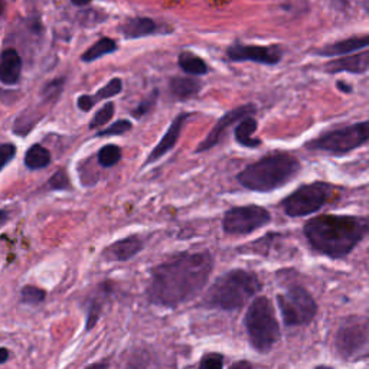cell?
<instances>
[{
	"instance_id": "1",
	"label": "cell",
	"mask_w": 369,
	"mask_h": 369,
	"mask_svg": "<svg viewBox=\"0 0 369 369\" xmlns=\"http://www.w3.org/2000/svg\"><path fill=\"white\" fill-rule=\"evenodd\" d=\"M213 266L208 251L177 254L152 269L147 296L153 305L166 309L188 303L205 288Z\"/></svg>"
},
{
	"instance_id": "2",
	"label": "cell",
	"mask_w": 369,
	"mask_h": 369,
	"mask_svg": "<svg viewBox=\"0 0 369 369\" xmlns=\"http://www.w3.org/2000/svg\"><path fill=\"white\" fill-rule=\"evenodd\" d=\"M368 230L369 224L363 218L351 215H319L303 228L312 248L330 258L346 257Z\"/></svg>"
},
{
	"instance_id": "3",
	"label": "cell",
	"mask_w": 369,
	"mask_h": 369,
	"mask_svg": "<svg viewBox=\"0 0 369 369\" xmlns=\"http://www.w3.org/2000/svg\"><path fill=\"white\" fill-rule=\"evenodd\" d=\"M302 165L290 153L269 155L258 162L248 165L237 175L242 188L252 192H271L298 176Z\"/></svg>"
},
{
	"instance_id": "4",
	"label": "cell",
	"mask_w": 369,
	"mask_h": 369,
	"mask_svg": "<svg viewBox=\"0 0 369 369\" xmlns=\"http://www.w3.org/2000/svg\"><path fill=\"white\" fill-rule=\"evenodd\" d=\"M260 290L262 283L255 273L235 269L215 280L205 294L202 306L227 312L240 310Z\"/></svg>"
},
{
	"instance_id": "5",
	"label": "cell",
	"mask_w": 369,
	"mask_h": 369,
	"mask_svg": "<svg viewBox=\"0 0 369 369\" xmlns=\"http://www.w3.org/2000/svg\"><path fill=\"white\" fill-rule=\"evenodd\" d=\"M248 341L257 352L269 353L280 339V324L274 306L266 296L255 298L244 316Z\"/></svg>"
},
{
	"instance_id": "6",
	"label": "cell",
	"mask_w": 369,
	"mask_h": 369,
	"mask_svg": "<svg viewBox=\"0 0 369 369\" xmlns=\"http://www.w3.org/2000/svg\"><path fill=\"white\" fill-rule=\"evenodd\" d=\"M332 195V187L324 182L303 184L281 201L284 213L290 218L308 216L317 212Z\"/></svg>"
},
{
	"instance_id": "7",
	"label": "cell",
	"mask_w": 369,
	"mask_h": 369,
	"mask_svg": "<svg viewBox=\"0 0 369 369\" xmlns=\"http://www.w3.org/2000/svg\"><path fill=\"white\" fill-rule=\"evenodd\" d=\"M277 306L287 326L309 324L317 313V305L313 296L300 286H294L286 293L279 294Z\"/></svg>"
},
{
	"instance_id": "8",
	"label": "cell",
	"mask_w": 369,
	"mask_h": 369,
	"mask_svg": "<svg viewBox=\"0 0 369 369\" xmlns=\"http://www.w3.org/2000/svg\"><path fill=\"white\" fill-rule=\"evenodd\" d=\"M369 140V123H356L344 129L332 130L316 140H313L309 147L313 151H322L327 153L342 155L358 149L359 146Z\"/></svg>"
},
{
	"instance_id": "9",
	"label": "cell",
	"mask_w": 369,
	"mask_h": 369,
	"mask_svg": "<svg viewBox=\"0 0 369 369\" xmlns=\"http://www.w3.org/2000/svg\"><path fill=\"white\" fill-rule=\"evenodd\" d=\"M271 223V213L260 205H244L228 209L223 228L231 235H248Z\"/></svg>"
},
{
	"instance_id": "10",
	"label": "cell",
	"mask_w": 369,
	"mask_h": 369,
	"mask_svg": "<svg viewBox=\"0 0 369 369\" xmlns=\"http://www.w3.org/2000/svg\"><path fill=\"white\" fill-rule=\"evenodd\" d=\"M369 336L368 322L362 317H351L344 322L336 335V346L345 358L353 356L363 348Z\"/></svg>"
},
{
	"instance_id": "11",
	"label": "cell",
	"mask_w": 369,
	"mask_h": 369,
	"mask_svg": "<svg viewBox=\"0 0 369 369\" xmlns=\"http://www.w3.org/2000/svg\"><path fill=\"white\" fill-rule=\"evenodd\" d=\"M227 57L234 62H257L264 65H277L283 58V49L277 45H242L235 44L227 49Z\"/></svg>"
},
{
	"instance_id": "12",
	"label": "cell",
	"mask_w": 369,
	"mask_h": 369,
	"mask_svg": "<svg viewBox=\"0 0 369 369\" xmlns=\"http://www.w3.org/2000/svg\"><path fill=\"white\" fill-rule=\"evenodd\" d=\"M255 112H257V108H255L254 104H245V105H240V107L231 110V112L226 113L223 117L218 120V123L212 127V130L208 133V136L204 139V141L199 143V146L197 147L195 152L202 153V152L212 149V147L215 144H218L219 140L224 137L228 127H231L233 124L241 122L242 119H245L248 116H254Z\"/></svg>"
},
{
	"instance_id": "13",
	"label": "cell",
	"mask_w": 369,
	"mask_h": 369,
	"mask_svg": "<svg viewBox=\"0 0 369 369\" xmlns=\"http://www.w3.org/2000/svg\"><path fill=\"white\" fill-rule=\"evenodd\" d=\"M194 113H180L169 126L168 131L163 134V137L160 139V141L155 146V149L152 151V153L147 156L146 162L143 163V168L147 166V165H152L155 162H158L159 159H162L165 155H168L170 151H173V147L176 146L179 137H180V133H182V129L184 126V123H187V120L189 117H192Z\"/></svg>"
},
{
	"instance_id": "14",
	"label": "cell",
	"mask_w": 369,
	"mask_h": 369,
	"mask_svg": "<svg viewBox=\"0 0 369 369\" xmlns=\"http://www.w3.org/2000/svg\"><path fill=\"white\" fill-rule=\"evenodd\" d=\"M144 247V241L140 235H129L119 241L110 244L102 251V258L105 262H129L134 255H137Z\"/></svg>"
},
{
	"instance_id": "15",
	"label": "cell",
	"mask_w": 369,
	"mask_h": 369,
	"mask_svg": "<svg viewBox=\"0 0 369 369\" xmlns=\"http://www.w3.org/2000/svg\"><path fill=\"white\" fill-rule=\"evenodd\" d=\"M369 47V33L368 35H358L352 36V38L326 45L316 51L320 57H341V55H349L358 51H362Z\"/></svg>"
},
{
	"instance_id": "16",
	"label": "cell",
	"mask_w": 369,
	"mask_h": 369,
	"mask_svg": "<svg viewBox=\"0 0 369 369\" xmlns=\"http://www.w3.org/2000/svg\"><path fill=\"white\" fill-rule=\"evenodd\" d=\"M324 69L330 74L338 72H352V74H362L369 69V51L352 54L345 58H339L335 61H330L326 64Z\"/></svg>"
},
{
	"instance_id": "17",
	"label": "cell",
	"mask_w": 369,
	"mask_h": 369,
	"mask_svg": "<svg viewBox=\"0 0 369 369\" xmlns=\"http://www.w3.org/2000/svg\"><path fill=\"white\" fill-rule=\"evenodd\" d=\"M22 58L16 49H5L2 52V65H0V80L5 86H15L20 80Z\"/></svg>"
},
{
	"instance_id": "18",
	"label": "cell",
	"mask_w": 369,
	"mask_h": 369,
	"mask_svg": "<svg viewBox=\"0 0 369 369\" xmlns=\"http://www.w3.org/2000/svg\"><path fill=\"white\" fill-rule=\"evenodd\" d=\"M122 90H123L122 78H113V80H110L102 88H100L97 91V94H94V95H88V94L80 95L77 98V105H78L81 112L87 113V112H90V110H93V107L97 102L119 95L122 93Z\"/></svg>"
},
{
	"instance_id": "19",
	"label": "cell",
	"mask_w": 369,
	"mask_h": 369,
	"mask_svg": "<svg viewBox=\"0 0 369 369\" xmlns=\"http://www.w3.org/2000/svg\"><path fill=\"white\" fill-rule=\"evenodd\" d=\"M158 29L159 26L151 18H131L122 26V33L126 40H137L156 33Z\"/></svg>"
},
{
	"instance_id": "20",
	"label": "cell",
	"mask_w": 369,
	"mask_h": 369,
	"mask_svg": "<svg viewBox=\"0 0 369 369\" xmlns=\"http://www.w3.org/2000/svg\"><path fill=\"white\" fill-rule=\"evenodd\" d=\"M202 88L201 81L192 77H175L169 83V90L177 100H189Z\"/></svg>"
},
{
	"instance_id": "21",
	"label": "cell",
	"mask_w": 369,
	"mask_h": 369,
	"mask_svg": "<svg viewBox=\"0 0 369 369\" xmlns=\"http://www.w3.org/2000/svg\"><path fill=\"white\" fill-rule=\"evenodd\" d=\"M257 120L252 117V116H248L245 119H242L235 130H234V136H235V140L242 146V147H247V149H255V147L262 146V140L260 139H255L252 137L254 131L257 130Z\"/></svg>"
},
{
	"instance_id": "22",
	"label": "cell",
	"mask_w": 369,
	"mask_h": 369,
	"mask_svg": "<svg viewBox=\"0 0 369 369\" xmlns=\"http://www.w3.org/2000/svg\"><path fill=\"white\" fill-rule=\"evenodd\" d=\"M51 152L42 144H32L25 153V166L29 170H41L51 165Z\"/></svg>"
},
{
	"instance_id": "23",
	"label": "cell",
	"mask_w": 369,
	"mask_h": 369,
	"mask_svg": "<svg viewBox=\"0 0 369 369\" xmlns=\"http://www.w3.org/2000/svg\"><path fill=\"white\" fill-rule=\"evenodd\" d=\"M177 64H179L180 69L184 74H189V76L199 77V76H205V74H208L206 62L201 57H198L189 51H183L179 55Z\"/></svg>"
},
{
	"instance_id": "24",
	"label": "cell",
	"mask_w": 369,
	"mask_h": 369,
	"mask_svg": "<svg viewBox=\"0 0 369 369\" xmlns=\"http://www.w3.org/2000/svg\"><path fill=\"white\" fill-rule=\"evenodd\" d=\"M110 293V288L107 287V284H101L98 287V290L94 293L93 299L90 300V308H88V313H87V326H86V330H91L97 320L100 319L101 316V312H102V300L107 299Z\"/></svg>"
},
{
	"instance_id": "25",
	"label": "cell",
	"mask_w": 369,
	"mask_h": 369,
	"mask_svg": "<svg viewBox=\"0 0 369 369\" xmlns=\"http://www.w3.org/2000/svg\"><path fill=\"white\" fill-rule=\"evenodd\" d=\"M117 49H119V47H117L116 41H113L112 38H101L81 55V61L93 62V61L100 59L104 55L116 52Z\"/></svg>"
},
{
	"instance_id": "26",
	"label": "cell",
	"mask_w": 369,
	"mask_h": 369,
	"mask_svg": "<svg viewBox=\"0 0 369 369\" xmlns=\"http://www.w3.org/2000/svg\"><path fill=\"white\" fill-rule=\"evenodd\" d=\"M122 159V149L117 144H105L98 151L97 160L102 168H113Z\"/></svg>"
},
{
	"instance_id": "27",
	"label": "cell",
	"mask_w": 369,
	"mask_h": 369,
	"mask_svg": "<svg viewBox=\"0 0 369 369\" xmlns=\"http://www.w3.org/2000/svg\"><path fill=\"white\" fill-rule=\"evenodd\" d=\"M47 298V291L36 286H23L20 290V302L28 306H38L44 303Z\"/></svg>"
},
{
	"instance_id": "28",
	"label": "cell",
	"mask_w": 369,
	"mask_h": 369,
	"mask_svg": "<svg viewBox=\"0 0 369 369\" xmlns=\"http://www.w3.org/2000/svg\"><path fill=\"white\" fill-rule=\"evenodd\" d=\"M115 112H116L115 102H112V101L105 102V104L98 110V112L94 115V117H93V120L90 122L88 127H90L91 130H94V129H98V127L107 124L110 120L113 119Z\"/></svg>"
},
{
	"instance_id": "29",
	"label": "cell",
	"mask_w": 369,
	"mask_h": 369,
	"mask_svg": "<svg viewBox=\"0 0 369 369\" xmlns=\"http://www.w3.org/2000/svg\"><path fill=\"white\" fill-rule=\"evenodd\" d=\"M159 98V90H153L151 95H147L144 100H141L134 110H131V116L134 119H143L151 113V110L156 105Z\"/></svg>"
},
{
	"instance_id": "30",
	"label": "cell",
	"mask_w": 369,
	"mask_h": 369,
	"mask_svg": "<svg viewBox=\"0 0 369 369\" xmlns=\"http://www.w3.org/2000/svg\"><path fill=\"white\" fill-rule=\"evenodd\" d=\"M64 86H65V78L64 77L62 78H55V80L47 83L42 87V90H41L42 98L45 101H51V102L57 101L61 97V94H62Z\"/></svg>"
},
{
	"instance_id": "31",
	"label": "cell",
	"mask_w": 369,
	"mask_h": 369,
	"mask_svg": "<svg viewBox=\"0 0 369 369\" xmlns=\"http://www.w3.org/2000/svg\"><path fill=\"white\" fill-rule=\"evenodd\" d=\"M131 123L129 120H117L112 126H108L102 130H100L95 137H110V136H122L131 130Z\"/></svg>"
},
{
	"instance_id": "32",
	"label": "cell",
	"mask_w": 369,
	"mask_h": 369,
	"mask_svg": "<svg viewBox=\"0 0 369 369\" xmlns=\"http://www.w3.org/2000/svg\"><path fill=\"white\" fill-rule=\"evenodd\" d=\"M48 187L52 191H68L71 188V180L64 169L57 170L48 180Z\"/></svg>"
},
{
	"instance_id": "33",
	"label": "cell",
	"mask_w": 369,
	"mask_h": 369,
	"mask_svg": "<svg viewBox=\"0 0 369 369\" xmlns=\"http://www.w3.org/2000/svg\"><path fill=\"white\" fill-rule=\"evenodd\" d=\"M16 146L13 143H4L0 146V169H5L16 156Z\"/></svg>"
},
{
	"instance_id": "34",
	"label": "cell",
	"mask_w": 369,
	"mask_h": 369,
	"mask_svg": "<svg viewBox=\"0 0 369 369\" xmlns=\"http://www.w3.org/2000/svg\"><path fill=\"white\" fill-rule=\"evenodd\" d=\"M223 366H224V356L221 353L204 355L199 362V368L204 369H221Z\"/></svg>"
},
{
	"instance_id": "35",
	"label": "cell",
	"mask_w": 369,
	"mask_h": 369,
	"mask_svg": "<svg viewBox=\"0 0 369 369\" xmlns=\"http://www.w3.org/2000/svg\"><path fill=\"white\" fill-rule=\"evenodd\" d=\"M338 88H339L341 91H344V93H352V87L348 86V84H345V83H342V81L338 83Z\"/></svg>"
},
{
	"instance_id": "36",
	"label": "cell",
	"mask_w": 369,
	"mask_h": 369,
	"mask_svg": "<svg viewBox=\"0 0 369 369\" xmlns=\"http://www.w3.org/2000/svg\"><path fill=\"white\" fill-rule=\"evenodd\" d=\"M71 2L76 5V6H86L88 4H91L93 0H71Z\"/></svg>"
},
{
	"instance_id": "37",
	"label": "cell",
	"mask_w": 369,
	"mask_h": 369,
	"mask_svg": "<svg viewBox=\"0 0 369 369\" xmlns=\"http://www.w3.org/2000/svg\"><path fill=\"white\" fill-rule=\"evenodd\" d=\"M9 359V351L6 348H2V361H0V363H6Z\"/></svg>"
},
{
	"instance_id": "38",
	"label": "cell",
	"mask_w": 369,
	"mask_h": 369,
	"mask_svg": "<svg viewBox=\"0 0 369 369\" xmlns=\"http://www.w3.org/2000/svg\"><path fill=\"white\" fill-rule=\"evenodd\" d=\"M8 223V211L2 209V226H5Z\"/></svg>"
},
{
	"instance_id": "39",
	"label": "cell",
	"mask_w": 369,
	"mask_h": 369,
	"mask_svg": "<svg viewBox=\"0 0 369 369\" xmlns=\"http://www.w3.org/2000/svg\"><path fill=\"white\" fill-rule=\"evenodd\" d=\"M233 366H247V368H250L251 365H250L248 362H244V361H241V362H235Z\"/></svg>"
},
{
	"instance_id": "40",
	"label": "cell",
	"mask_w": 369,
	"mask_h": 369,
	"mask_svg": "<svg viewBox=\"0 0 369 369\" xmlns=\"http://www.w3.org/2000/svg\"><path fill=\"white\" fill-rule=\"evenodd\" d=\"M362 4H363V8L369 11V0H362Z\"/></svg>"
},
{
	"instance_id": "41",
	"label": "cell",
	"mask_w": 369,
	"mask_h": 369,
	"mask_svg": "<svg viewBox=\"0 0 369 369\" xmlns=\"http://www.w3.org/2000/svg\"><path fill=\"white\" fill-rule=\"evenodd\" d=\"M338 2H339L341 5H344V6H346V5H348V0H338Z\"/></svg>"
}]
</instances>
